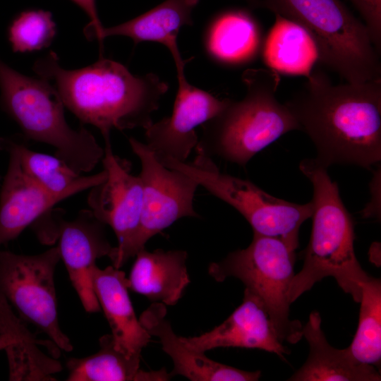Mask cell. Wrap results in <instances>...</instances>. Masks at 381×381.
Masks as SVG:
<instances>
[{
  "mask_svg": "<svg viewBox=\"0 0 381 381\" xmlns=\"http://www.w3.org/2000/svg\"><path fill=\"white\" fill-rule=\"evenodd\" d=\"M56 34L52 13L43 10L20 13L8 28V40L15 52L39 50L49 45Z\"/></svg>",
  "mask_w": 381,
  "mask_h": 381,
  "instance_id": "27",
  "label": "cell"
},
{
  "mask_svg": "<svg viewBox=\"0 0 381 381\" xmlns=\"http://www.w3.org/2000/svg\"><path fill=\"white\" fill-rule=\"evenodd\" d=\"M0 333L7 335L12 343L6 352L9 380H55L52 374L61 370V363L47 356L38 347L43 345L51 349L54 342L41 341L28 330L25 322L15 315L5 297L0 294Z\"/></svg>",
  "mask_w": 381,
  "mask_h": 381,
  "instance_id": "21",
  "label": "cell"
},
{
  "mask_svg": "<svg viewBox=\"0 0 381 381\" xmlns=\"http://www.w3.org/2000/svg\"><path fill=\"white\" fill-rule=\"evenodd\" d=\"M265 40L262 56L276 72L308 78L318 61L314 40L300 25L280 15Z\"/></svg>",
  "mask_w": 381,
  "mask_h": 381,
  "instance_id": "23",
  "label": "cell"
},
{
  "mask_svg": "<svg viewBox=\"0 0 381 381\" xmlns=\"http://www.w3.org/2000/svg\"><path fill=\"white\" fill-rule=\"evenodd\" d=\"M302 26L315 42L318 61L346 83L381 78L380 53L365 24L340 0H248Z\"/></svg>",
  "mask_w": 381,
  "mask_h": 381,
  "instance_id": "6",
  "label": "cell"
},
{
  "mask_svg": "<svg viewBox=\"0 0 381 381\" xmlns=\"http://www.w3.org/2000/svg\"><path fill=\"white\" fill-rule=\"evenodd\" d=\"M140 359L131 358L117 350L112 337L99 339V350L82 358L67 362L68 381H166L171 378L164 368L145 371L140 368Z\"/></svg>",
  "mask_w": 381,
  "mask_h": 381,
  "instance_id": "24",
  "label": "cell"
},
{
  "mask_svg": "<svg viewBox=\"0 0 381 381\" xmlns=\"http://www.w3.org/2000/svg\"><path fill=\"white\" fill-rule=\"evenodd\" d=\"M179 87L172 114L145 130L146 145L158 159L185 162L198 143L195 129L216 116L229 99H219L190 85L184 71L177 73Z\"/></svg>",
  "mask_w": 381,
  "mask_h": 381,
  "instance_id": "13",
  "label": "cell"
},
{
  "mask_svg": "<svg viewBox=\"0 0 381 381\" xmlns=\"http://www.w3.org/2000/svg\"><path fill=\"white\" fill-rule=\"evenodd\" d=\"M285 104L328 168L352 164L370 169L381 160V78L334 85L312 71Z\"/></svg>",
  "mask_w": 381,
  "mask_h": 381,
  "instance_id": "1",
  "label": "cell"
},
{
  "mask_svg": "<svg viewBox=\"0 0 381 381\" xmlns=\"http://www.w3.org/2000/svg\"><path fill=\"white\" fill-rule=\"evenodd\" d=\"M33 71L54 87L81 123L97 128L104 138L113 128H146L169 89L154 73L135 76L123 64L102 57L85 68L67 70L50 51L35 62Z\"/></svg>",
  "mask_w": 381,
  "mask_h": 381,
  "instance_id": "2",
  "label": "cell"
},
{
  "mask_svg": "<svg viewBox=\"0 0 381 381\" xmlns=\"http://www.w3.org/2000/svg\"><path fill=\"white\" fill-rule=\"evenodd\" d=\"M246 92L229 99L216 116L202 125L195 147L207 157L245 167L259 152L283 135L301 127L288 107L276 97L280 77L268 68H249L242 75Z\"/></svg>",
  "mask_w": 381,
  "mask_h": 381,
  "instance_id": "4",
  "label": "cell"
},
{
  "mask_svg": "<svg viewBox=\"0 0 381 381\" xmlns=\"http://www.w3.org/2000/svg\"><path fill=\"white\" fill-rule=\"evenodd\" d=\"M199 0H165L146 13L123 23L103 28V40L109 36L121 35L131 38L137 44L144 41L164 44L170 51L176 70H184L185 61L181 56L177 36L184 25L193 24L191 14Z\"/></svg>",
  "mask_w": 381,
  "mask_h": 381,
  "instance_id": "20",
  "label": "cell"
},
{
  "mask_svg": "<svg viewBox=\"0 0 381 381\" xmlns=\"http://www.w3.org/2000/svg\"><path fill=\"white\" fill-rule=\"evenodd\" d=\"M295 260V250L281 239L253 234L247 248L211 263L208 274L219 282L230 277L240 279L262 303L279 339L296 344L303 337V326L289 319L288 296Z\"/></svg>",
  "mask_w": 381,
  "mask_h": 381,
  "instance_id": "7",
  "label": "cell"
},
{
  "mask_svg": "<svg viewBox=\"0 0 381 381\" xmlns=\"http://www.w3.org/2000/svg\"><path fill=\"white\" fill-rule=\"evenodd\" d=\"M327 169L315 158L299 163L300 171L313 188V226L303 266L289 286L290 303L327 277H334L340 288L359 303L362 286L371 277L356 258L353 219Z\"/></svg>",
  "mask_w": 381,
  "mask_h": 381,
  "instance_id": "3",
  "label": "cell"
},
{
  "mask_svg": "<svg viewBox=\"0 0 381 381\" xmlns=\"http://www.w3.org/2000/svg\"><path fill=\"white\" fill-rule=\"evenodd\" d=\"M261 32L254 18L241 10L230 11L212 23L207 37L210 54L218 61L240 64L252 60L258 53Z\"/></svg>",
  "mask_w": 381,
  "mask_h": 381,
  "instance_id": "25",
  "label": "cell"
},
{
  "mask_svg": "<svg viewBox=\"0 0 381 381\" xmlns=\"http://www.w3.org/2000/svg\"><path fill=\"white\" fill-rule=\"evenodd\" d=\"M128 279V289L155 303L174 306L190 282L188 254L182 250H139Z\"/></svg>",
  "mask_w": 381,
  "mask_h": 381,
  "instance_id": "19",
  "label": "cell"
},
{
  "mask_svg": "<svg viewBox=\"0 0 381 381\" xmlns=\"http://www.w3.org/2000/svg\"><path fill=\"white\" fill-rule=\"evenodd\" d=\"M165 167L192 177L212 195L237 210L253 234L279 238L291 249L298 246L302 224L311 218L313 204H298L274 197L251 181L219 171L212 158L197 152L191 162L159 159Z\"/></svg>",
  "mask_w": 381,
  "mask_h": 381,
  "instance_id": "8",
  "label": "cell"
},
{
  "mask_svg": "<svg viewBox=\"0 0 381 381\" xmlns=\"http://www.w3.org/2000/svg\"><path fill=\"white\" fill-rule=\"evenodd\" d=\"M303 337L310 352L306 363L289 380L294 381H380V372L374 366L358 362L348 348L331 346L321 328V317L313 311L303 327Z\"/></svg>",
  "mask_w": 381,
  "mask_h": 381,
  "instance_id": "18",
  "label": "cell"
},
{
  "mask_svg": "<svg viewBox=\"0 0 381 381\" xmlns=\"http://www.w3.org/2000/svg\"><path fill=\"white\" fill-rule=\"evenodd\" d=\"M4 151L9 155V162L0 193V246L16 238L56 204L69 198L41 187L24 172L14 151Z\"/></svg>",
  "mask_w": 381,
  "mask_h": 381,
  "instance_id": "15",
  "label": "cell"
},
{
  "mask_svg": "<svg viewBox=\"0 0 381 381\" xmlns=\"http://www.w3.org/2000/svg\"><path fill=\"white\" fill-rule=\"evenodd\" d=\"M92 280L98 303L110 326L115 348L128 358L140 359L141 351L150 342L151 335L136 317L125 273L114 266L102 270L96 265Z\"/></svg>",
  "mask_w": 381,
  "mask_h": 381,
  "instance_id": "17",
  "label": "cell"
},
{
  "mask_svg": "<svg viewBox=\"0 0 381 381\" xmlns=\"http://www.w3.org/2000/svg\"><path fill=\"white\" fill-rule=\"evenodd\" d=\"M141 164L143 205L136 233L125 249L112 261L119 269L134 257L147 241L183 217H200L193 208L199 184L192 177L163 165L154 152L134 138L128 139Z\"/></svg>",
  "mask_w": 381,
  "mask_h": 381,
  "instance_id": "9",
  "label": "cell"
},
{
  "mask_svg": "<svg viewBox=\"0 0 381 381\" xmlns=\"http://www.w3.org/2000/svg\"><path fill=\"white\" fill-rule=\"evenodd\" d=\"M0 105L20 126L26 140L49 145L56 157L78 173L91 171L104 148L86 128H72L64 104L46 80L20 73L0 59Z\"/></svg>",
  "mask_w": 381,
  "mask_h": 381,
  "instance_id": "5",
  "label": "cell"
},
{
  "mask_svg": "<svg viewBox=\"0 0 381 381\" xmlns=\"http://www.w3.org/2000/svg\"><path fill=\"white\" fill-rule=\"evenodd\" d=\"M167 309L161 303L152 304L140 317V322L152 336L157 337L162 349L172 359V376L180 375L192 381H256L260 370L237 369L207 358L204 353L189 348L173 331L165 316Z\"/></svg>",
  "mask_w": 381,
  "mask_h": 381,
  "instance_id": "16",
  "label": "cell"
},
{
  "mask_svg": "<svg viewBox=\"0 0 381 381\" xmlns=\"http://www.w3.org/2000/svg\"><path fill=\"white\" fill-rule=\"evenodd\" d=\"M60 259L58 246L33 255L0 250V294L58 348L71 351L73 346L57 315L54 271Z\"/></svg>",
  "mask_w": 381,
  "mask_h": 381,
  "instance_id": "10",
  "label": "cell"
},
{
  "mask_svg": "<svg viewBox=\"0 0 381 381\" xmlns=\"http://www.w3.org/2000/svg\"><path fill=\"white\" fill-rule=\"evenodd\" d=\"M7 149L16 153L24 172L52 193L71 197L90 189L107 176L104 169L96 174L83 176L58 157L30 150L24 140L15 137L0 138V150Z\"/></svg>",
  "mask_w": 381,
  "mask_h": 381,
  "instance_id": "22",
  "label": "cell"
},
{
  "mask_svg": "<svg viewBox=\"0 0 381 381\" xmlns=\"http://www.w3.org/2000/svg\"><path fill=\"white\" fill-rule=\"evenodd\" d=\"M181 339L201 353L219 347H241L272 352L283 359L289 353L262 303L246 289L242 303L222 324L200 336Z\"/></svg>",
  "mask_w": 381,
  "mask_h": 381,
  "instance_id": "14",
  "label": "cell"
},
{
  "mask_svg": "<svg viewBox=\"0 0 381 381\" xmlns=\"http://www.w3.org/2000/svg\"><path fill=\"white\" fill-rule=\"evenodd\" d=\"M83 9L90 21L84 30L86 37L89 40L97 39L100 44V35L103 26L98 17L95 0H71Z\"/></svg>",
  "mask_w": 381,
  "mask_h": 381,
  "instance_id": "29",
  "label": "cell"
},
{
  "mask_svg": "<svg viewBox=\"0 0 381 381\" xmlns=\"http://www.w3.org/2000/svg\"><path fill=\"white\" fill-rule=\"evenodd\" d=\"M102 162L107 176L90 188L87 205L95 217L113 229L118 245L109 258L113 261L136 233L140 219L143 187L140 176L131 174V164L114 155L110 138H104Z\"/></svg>",
  "mask_w": 381,
  "mask_h": 381,
  "instance_id": "12",
  "label": "cell"
},
{
  "mask_svg": "<svg viewBox=\"0 0 381 381\" xmlns=\"http://www.w3.org/2000/svg\"><path fill=\"white\" fill-rule=\"evenodd\" d=\"M12 342V340L6 334L0 333V350L4 349Z\"/></svg>",
  "mask_w": 381,
  "mask_h": 381,
  "instance_id": "30",
  "label": "cell"
},
{
  "mask_svg": "<svg viewBox=\"0 0 381 381\" xmlns=\"http://www.w3.org/2000/svg\"><path fill=\"white\" fill-rule=\"evenodd\" d=\"M59 209H52L46 214L41 224L40 241L52 243L59 240L61 259L83 308L88 313L98 312L101 308L93 289L92 274L97 259L109 258L114 247L107 240L105 224L90 210H80L71 221L63 219Z\"/></svg>",
  "mask_w": 381,
  "mask_h": 381,
  "instance_id": "11",
  "label": "cell"
},
{
  "mask_svg": "<svg viewBox=\"0 0 381 381\" xmlns=\"http://www.w3.org/2000/svg\"><path fill=\"white\" fill-rule=\"evenodd\" d=\"M361 15L376 50L381 49V0H351Z\"/></svg>",
  "mask_w": 381,
  "mask_h": 381,
  "instance_id": "28",
  "label": "cell"
},
{
  "mask_svg": "<svg viewBox=\"0 0 381 381\" xmlns=\"http://www.w3.org/2000/svg\"><path fill=\"white\" fill-rule=\"evenodd\" d=\"M358 329L347 347L358 362L380 368L381 282L370 277L362 286Z\"/></svg>",
  "mask_w": 381,
  "mask_h": 381,
  "instance_id": "26",
  "label": "cell"
}]
</instances>
